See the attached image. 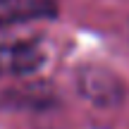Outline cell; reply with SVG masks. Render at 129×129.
Here are the masks:
<instances>
[{
  "label": "cell",
  "instance_id": "7a4b0ae2",
  "mask_svg": "<svg viewBox=\"0 0 129 129\" xmlns=\"http://www.w3.org/2000/svg\"><path fill=\"white\" fill-rule=\"evenodd\" d=\"M55 0H0V26L55 17Z\"/></svg>",
  "mask_w": 129,
  "mask_h": 129
},
{
  "label": "cell",
  "instance_id": "6da1fadb",
  "mask_svg": "<svg viewBox=\"0 0 129 129\" xmlns=\"http://www.w3.org/2000/svg\"><path fill=\"white\" fill-rule=\"evenodd\" d=\"M46 62V50L38 41L0 43V72L3 74H31Z\"/></svg>",
  "mask_w": 129,
  "mask_h": 129
}]
</instances>
